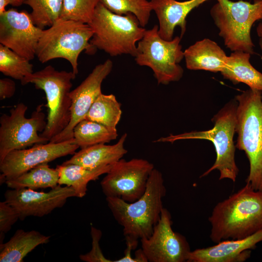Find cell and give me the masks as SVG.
I'll return each mask as SVG.
<instances>
[{
  "mask_svg": "<svg viewBox=\"0 0 262 262\" xmlns=\"http://www.w3.org/2000/svg\"><path fill=\"white\" fill-rule=\"evenodd\" d=\"M210 237L214 243L248 237L262 229V190L247 183L218 202L209 218Z\"/></svg>",
  "mask_w": 262,
  "mask_h": 262,
  "instance_id": "obj_1",
  "label": "cell"
},
{
  "mask_svg": "<svg viewBox=\"0 0 262 262\" xmlns=\"http://www.w3.org/2000/svg\"><path fill=\"white\" fill-rule=\"evenodd\" d=\"M166 192L163 175L154 168L145 193L138 199L127 202L117 197H106L108 207L123 228L126 241L136 248L138 240L149 237L159 221Z\"/></svg>",
  "mask_w": 262,
  "mask_h": 262,
  "instance_id": "obj_2",
  "label": "cell"
},
{
  "mask_svg": "<svg viewBox=\"0 0 262 262\" xmlns=\"http://www.w3.org/2000/svg\"><path fill=\"white\" fill-rule=\"evenodd\" d=\"M235 100V147L245 152L249 163L246 183L262 190V91L249 88L236 96Z\"/></svg>",
  "mask_w": 262,
  "mask_h": 262,
  "instance_id": "obj_3",
  "label": "cell"
},
{
  "mask_svg": "<svg viewBox=\"0 0 262 262\" xmlns=\"http://www.w3.org/2000/svg\"><path fill=\"white\" fill-rule=\"evenodd\" d=\"M237 102L233 99L227 103L214 115L212 120L214 126L207 131H191L183 133L170 134L159 138L155 142H173L185 139H204L211 141L215 147L216 157L213 164L200 178L212 171H219V180L229 179L235 182L239 169L235 161L236 147L233 142L235 132Z\"/></svg>",
  "mask_w": 262,
  "mask_h": 262,
  "instance_id": "obj_4",
  "label": "cell"
},
{
  "mask_svg": "<svg viewBox=\"0 0 262 262\" xmlns=\"http://www.w3.org/2000/svg\"><path fill=\"white\" fill-rule=\"evenodd\" d=\"M88 24L93 31L90 44L112 57L128 54L135 57L137 43L146 30L133 14H115L100 1Z\"/></svg>",
  "mask_w": 262,
  "mask_h": 262,
  "instance_id": "obj_5",
  "label": "cell"
},
{
  "mask_svg": "<svg viewBox=\"0 0 262 262\" xmlns=\"http://www.w3.org/2000/svg\"><path fill=\"white\" fill-rule=\"evenodd\" d=\"M93 31L88 24L59 18L47 29H43L36 56L41 63L56 58L68 61L73 72L78 73V59L82 51L93 54L96 51L90 43Z\"/></svg>",
  "mask_w": 262,
  "mask_h": 262,
  "instance_id": "obj_6",
  "label": "cell"
},
{
  "mask_svg": "<svg viewBox=\"0 0 262 262\" xmlns=\"http://www.w3.org/2000/svg\"><path fill=\"white\" fill-rule=\"evenodd\" d=\"M76 76L72 71H59L49 65L33 72L21 82L22 85L33 84L36 89L43 90L46 94L47 125L40 135L49 141L65 130L70 122V94L72 81Z\"/></svg>",
  "mask_w": 262,
  "mask_h": 262,
  "instance_id": "obj_7",
  "label": "cell"
},
{
  "mask_svg": "<svg viewBox=\"0 0 262 262\" xmlns=\"http://www.w3.org/2000/svg\"><path fill=\"white\" fill-rule=\"evenodd\" d=\"M216 0L210 13L224 45L232 51L254 53L250 32L256 21L262 20V0Z\"/></svg>",
  "mask_w": 262,
  "mask_h": 262,
  "instance_id": "obj_8",
  "label": "cell"
},
{
  "mask_svg": "<svg viewBox=\"0 0 262 262\" xmlns=\"http://www.w3.org/2000/svg\"><path fill=\"white\" fill-rule=\"evenodd\" d=\"M158 29L155 25L146 30L137 43L135 60L138 65L152 69L158 84L166 85L182 78L183 69L179 64L184 58V52L180 37L165 40L160 36Z\"/></svg>",
  "mask_w": 262,
  "mask_h": 262,
  "instance_id": "obj_9",
  "label": "cell"
},
{
  "mask_svg": "<svg viewBox=\"0 0 262 262\" xmlns=\"http://www.w3.org/2000/svg\"><path fill=\"white\" fill-rule=\"evenodd\" d=\"M43 104L38 105L30 118L26 117L28 107L19 103L0 117V162L10 152L45 144L49 141L40 135L46 125Z\"/></svg>",
  "mask_w": 262,
  "mask_h": 262,
  "instance_id": "obj_10",
  "label": "cell"
},
{
  "mask_svg": "<svg viewBox=\"0 0 262 262\" xmlns=\"http://www.w3.org/2000/svg\"><path fill=\"white\" fill-rule=\"evenodd\" d=\"M154 165L147 160L121 159L112 164L100 182L106 197H117L133 202L145 193Z\"/></svg>",
  "mask_w": 262,
  "mask_h": 262,
  "instance_id": "obj_11",
  "label": "cell"
},
{
  "mask_svg": "<svg viewBox=\"0 0 262 262\" xmlns=\"http://www.w3.org/2000/svg\"><path fill=\"white\" fill-rule=\"evenodd\" d=\"M170 212L164 208L151 234L140 240L141 249L149 262H187L191 252L182 234L173 231Z\"/></svg>",
  "mask_w": 262,
  "mask_h": 262,
  "instance_id": "obj_12",
  "label": "cell"
},
{
  "mask_svg": "<svg viewBox=\"0 0 262 262\" xmlns=\"http://www.w3.org/2000/svg\"><path fill=\"white\" fill-rule=\"evenodd\" d=\"M79 148L73 139L60 143L49 142L33 145L29 148L13 150L0 162V183L14 179L39 164L73 155Z\"/></svg>",
  "mask_w": 262,
  "mask_h": 262,
  "instance_id": "obj_13",
  "label": "cell"
},
{
  "mask_svg": "<svg viewBox=\"0 0 262 262\" xmlns=\"http://www.w3.org/2000/svg\"><path fill=\"white\" fill-rule=\"evenodd\" d=\"M43 29L33 22L30 13L15 9L0 15V43L31 61L36 56Z\"/></svg>",
  "mask_w": 262,
  "mask_h": 262,
  "instance_id": "obj_14",
  "label": "cell"
},
{
  "mask_svg": "<svg viewBox=\"0 0 262 262\" xmlns=\"http://www.w3.org/2000/svg\"><path fill=\"white\" fill-rule=\"evenodd\" d=\"M113 66V62L110 59L98 64L79 86L71 91L70 122L66 128L52 137L49 142L60 143L73 139L74 127L84 119L92 105L102 93V83L111 73Z\"/></svg>",
  "mask_w": 262,
  "mask_h": 262,
  "instance_id": "obj_15",
  "label": "cell"
},
{
  "mask_svg": "<svg viewBox=\"0 0 262 262\" xmlns=\"http://www.w3.org/2000/svg\"><path fill=\"white\" fill-rule=\"evenodd\" d=\"M71 197H76L74 189L60 185L48 192L22 188L7 190L4 193L5 201L17 210L21 220L28 216L41 217L49 214L63 207Z\"/></svg>",
  "mask_w": 262,
  "mask_h": 262,
  "instance_id": "obj_16",
  "label": "cell"
},
{
  "mask_svg": "<svg viewBox=\"0 0 262 262\" xmlns=\"http://www.w3.org/2000/svg\"><path fill=\"white\" fill-rule=\"evenodd\" d=\"M262 241V229L245 238L225 240L189 253L188 262H241L250 256V249Z\"/></svg>",
  "mask_w": 262,
  "mask_h": 262,
  "instance_id": "obj_17",
  "label": "cell"
},
{
  "mask_svg": "<svg viewBox=\"0 0 262 262\" xmlns=\"http://www.w3.org/2000/svg\"><path fill=\"white\" fill-rule=\"evenodd\" d=\"M210 0H151L152 10L155 13L159 21L158 33L164 39H173L175 28L180 29L182 38L186 30V17L194 9Z\"/></svg>",
  "mask_w": 262,
  "mask_h": 262,
  "instance_id": "obj_18",
  "label": "cell"
},
{
  "mask_svg": "<svg viewBox=\"0 0 262 262\" xmlns=\"http://www.w3.org/2000/svg\"><path fill=\"white\" fill-rule=\"evenodd\" d=\"M183 52L186 66L193 70L221 72L228 57L215 42L208 38L196 41Z\"/></svg>",
  "mask_w": 262,
  "mask_h": 262,
  "instance_id": "obj_19",
  "label": "cell"
},
{
  "mask_svg": "<svg viewBox=\"0 0 262 262\" xmlns=\"http://www.w3.org/2000/svg\"><path fill=\"white\" fill-rule=\"evenodd\" d=\"M127 137L123 134L114 145L99 144L82 148L63 164H76L89 169L112 165L127 153L124 147Z\"/></svg>",
  "mask_w": 262,
  "mask_h": 262,
  "instance_id": "obj_20",
  "label": "cell"
},
{
  "mask_svg": "<svg viewBox=\"0 0 262 262\" xmlns=\"http://www.w3.org/2000/svg\"><path fill=\"white\" fill-rule=\"evenodd\" d=\"M250 54L242 51H233L228 57L224 69L221 72L224 78L234 84L244 83L262 91V73L250 62Z\"/></svg>",
  "mask_w": 262,
  "mask_h": 262,
  "instance_id": "obj_21",
  "label": "cell"
},
{
  "mask_svg": "<svg viewBox=\"0 0 262 262\" xmlns=\"http://www.w3.org/2000/svg\"><path fill=\"white\" fill-rule=\"evenodd\" d=\"M50 238L36 230L17 229L8 242L0 244V262H23L29 253L37 246L47 244Z\"/></svg>",
  "mask_w": 262,
  "mask_h": 262,
  "instance_id": "obj_22",
  "label": "cell"
},
{
  "mask_svg": "<svg viewBox=\"0 0 262 262\" xmlns=\"http://www.w3.org/2000/svg\"><path fill=\"white\" fill-rule=\"evenodd\" d=\"M112 165L89 169L76 164L58 165L56 169L59 173L58 184L72 187L76 197L84 196L87 190L88 183L96 180L103 174H106Z\"/></svg>",
  "mask_w": 262,
  "mask_h": 262,
  "instance_id": "obj_23",
  "label": "cell"
},
{
  "mask_svg": "<svg viewBox=\"0 0 262 262\" xmlns=\"http://www.w3.org/2000/svg\"><path fill=\"white\" fill-rule=\"evenodd\" d=\"M59 173L55 168L49 167L48 163L39 164L18 177L8 180L5 183L13 189L29 188H53L58 184Z\"/></svg>",
  "mask_w": 262,
  "mask_h": 262,
  "instance_id": "obj_24",
  "label": "cell"
},
{
  "mask_svg": "<svg viewBox=\"0 0 262 262\" xmlns=\"http://www.w3.org/2000/svg\"><path fill=\"white\" fill-rule=\"evenodd\" d=\"M74 143L81 149L99 144H106L118 136L116 129L87 119L79 122L73 129Z\"/></svg>",
  "mask_w": 262,
  "mask_h": 262,
  "instance_id": "obj_25",
  "label": "cell"
},
{
  "mask_svg": "<svg viewBox=\"0 0 262 262\" xmlns=\"http://www.w3.org/2000/svg\"><path fill=\"white\" fill-rule=\"evenodd\" d=\"M121 115V104L115 96L101 93L92 105L84 119L116 129Z\"/></svg>",
  "mask_w": 262,
  "mask_h": 262,
  "instance_id": "obj_26",
  "label": "cell"
},
{
  "mask_svg": "<svg viewBox=\"0 0 262 262\" xmlns=\"http://www.w3.org/2000/svg\"><path fill=\"white\" fill-rule=\"evenodd\" d=\"M0 71L20 82L33 72V65L26 58L0 44Z\"/></svg>",
  "mask_w": 262,
  "mask_h": 262,
  "instance_id": "obj_27",
  "label": "cell"
},
{
  "mask_svg": "<svg viewBox=\"0 0 262 262\" xmlns=\"http://www.w3.org/2000/svg\"><path fill=\"white\" fill-rule=\"evenodd\" d=\"M24 4L32 9L30 15L33 23L44 29L60 18L63 0H25Z\"/></svg>",
  "mask_w": 262,
  "mask_h": 262,
  "instance_id": "obj_28",
  "label": "cell"
},
{
  "mask_svg": "<svg viewBox=\"0 0 262 262\" xmlns=\"http://www.w3.org/2000/svg\"><path fill=\"white\" fill-rule=\"evenodd\" d=\"M99 1L115 14L119 15L133 14L143 27L147 24L152 11L150 2L147 0H99Z\"/></svg>",
  "mask_w": 262,
  "mask_h": 262,
  "instance_id": "obj_29",
  "label": "cell"
},
{
  "mask_svg": "<svg viewBox=\"0 0 262 262\" xmlns=\"http://www.w3.org/2000/svg\"><path fill=\"white\" fill-rule=\"evenodd\" d=\"M99 0H63L60 18L89 24Z\"/></svg>",
  "mask_w": 262,
  "mask_h": 262,
  "instance_id": "obj_30",
  "label": "cell"
},
{
  "mask_svg": "<svg viewBox=\"0 0 262 262\" xmlns=\"http://www.w3.org/2000/svg\"><path fill=\"white\" fill-rule=\"evenodd\" d=\"M18 219H19V214L14 207L5 201L0 202V234L2 241L4 234L11 229Z\"/></svg>",
  "mask_w": 262,
  "mask_h": 262,
  "instance_id": "obj_31",
  "label": "cell"
},
{
  "mask_svg": "<svg viewBox=\"0 0 262 262\" xmlns=\"http://www.w3.org/2000/svg\"><path fill=\"white\" fill-rule=\"evenodd\" d=\"M91 233L93 241L92 249L89 253L80 255V259L87 262H113L106 259L100 250L99 242L102 235L101 231L92 226Z\"/></svg>",
  "mask_w": 262,
  "mask_h": 262,
  "instance_id": "obj_32",
  "label": "cell"
},
{
  "mask_svg": "<svg viewBox=\"0 0 262 262\" xmlns=\"http://www.w3.org/2000/svg\"><path fill=\"white\" fill-rule=\"evenodd\" d=\"M16 92V83L11 79L5 78L0 79V99L12 97Z\"/></svg>",
  "mask_w": 262,
  "mask_h": 262,
  "instance_id": "obj_33",
  "label": "cell"
},
{
  "mask_svg": "<svg viewBox=\"0 0 262 262\" xmlns=\"http://www.w3.org/2000/svg\"><path fill=\"white\" fill-rule=\"evenodd\" d=\"M126 246L124 256L116 261H114V262H137V260L135 258H132L131 255V251L136 247L130 242L126 241Z\"/></svg>",
  "mask_w": 262,
  "mask_h": 262,
  "instance_id": "obj_34",
  "label": "cell"
},
{
  "mask_svg": "<svg viewBox=\"0 0 262 262\" xmlns=\"http://www.w3.org/2000/svg\"><path fill=\"white\" fill-rule=\"evenodd\" d=\"M256 31L257 35L259 37V45L260 49L262 50V23H260L258 25Z\"/></svg>",
  "mask_w": 262,
  "mask_h": 262,
  "instance_id": "obj_35",
  "label": "cell"
},
{
  "mask_svg": "<svg viewBox=\"0 0 262 262\" xmlns=\"http://www.w3.org/2000/svg\"><path fill=\"white\" fill-rule=\"evenodd\" d=\"M10 3V0H0V15L6 11V7Z\"/></svg>",
  "mask_w": 262,
  "mask_h": 262,
  "instance_id": "obj_36",
  "label": "cell"
},
{
  "mask_svg": "<svg viewBox=\"0 0 262 262\" xmlns=\"http://www.w3.org/2000/svg\"><path fill=\"white\" fill-rule=\"evenodd\" d=\"M11 5L13 6L19 7L24 4L25 0H10Z\"/></svg>",
  "mask_w": 262,
  "mask_h": 262,
  "instance_id": "obj_37",
  "label": "cell"
}]
</instances>
